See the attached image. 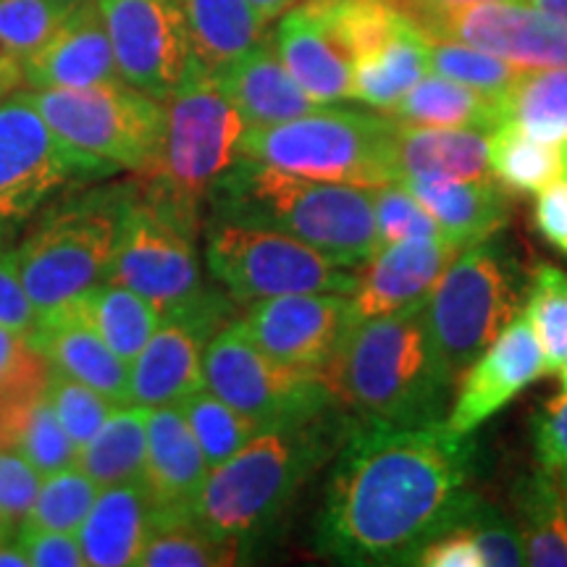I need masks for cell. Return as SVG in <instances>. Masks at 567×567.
Masks as SVG:
<instances>
[{
  "label": "cell",
  "mask_w": 567,
  "mask_h": 567,
  "mask_svg": "<svg viewBox=\"0 0 567 567\" xmlns=\"http://www.w3.org/2000/svg\"><path fill=\"white\" fill-rule=\"evenodd\" d=\"M478 446L444 423L358 421L337 452L316 547L354 567L415 565L423 547L471 520Z\"/></svg>",
  "instance_id": "cell-1"
},
{
  "label": "cell",
  "mask_w": 567,
  "mask_h": 567,
  "mask_svg": "<svg viewBox=\"0 0 567 567\" xmlns=\"http://www.w3.org/2000/svg\"><path fill=\"white\" fill-rule=\"evenodd\" d=\"M323 373L347 413L402 429L444 423L455 389L431 342L425 302L354 323Z\"/></svg>",
  "instance_id": "cell-2"
},
{
  "label": "cell",
  "mask_w": 567,
  "mask_h": 567,
  "mask_svg": "<svg viewBox=\"0 0 567 567\" xmlns=\"http://www.w3.org/2000/svg\"><path fill=\"white\" fill-rule=\"evenodd\" d=\"M354 415L331 405L305 421L260 429L237 455L213 467L193 502V520L245 547L279 517L316 471L337 457Z\"/></svg>",
  "instance_id": "cell-3"
},
{
  "label": "cell",
  "mask_w": 567,
  "mask_h": 567,
  "mask_svg": "<svg viewBox=\"0 0 567 567\" xmlns=\"http://www.w3.org/2000/svg\"><path fill=\"white\" fill-rule=\"evenodd\" d=\"M216 218L266 226L358 268L379 250L371 189L287 174L239 158L210 195Z\"/></svg>",
  "instance_id": "cell-4"
},
{
  "label": "cell",
  "mask_w": 567,
  "mask_h": 567,
  "mask_svg": "<svg viewBox=\"0 0 567 567\" xmlns=\"http://www.w3.org/2000/svg\"><path fill=\"white\" fill-rule=\"evenodd\" d=\"M166 124L158 161L145 174V195L174 210L182 221L200 226V208L218 182L243 158L239 145L247 130L216 74L193 59L187 74L163 101Z\"/></svg>",
  "instance_id": "cell-5"
},
{
  "label": "cell",
  "mask_w": 567,
  "mask_h": 567,
  "mask_svg": "<svg viewBox=\"0 0 567 567\" xmlns=\"http://www.w3.org/2000/svg\"><path fill=\"white\" fill-rule=\"evenodd\" d=\"M392 116L321 105L292 122L247 126L239 153L305 179L375 189L400 182Z\"/></svg>",
  "instance_id": "cell-6"
},
{
  "label": "cell",
  "mask_w": 567,
  "mask_h": 567,
  "mask_svg": "<svg viewBox=\"0 0 567 567\" xmlns=\"http://www.w3.org/2000/svg\"><path fill=\"white\" fill-rule=\"evenodd\" d=\"M132 197V187L69 197L42 213L19 239L21 281L40 316L105 281Z\"/></svg>",
  "instance_id": "cell-7"
},
{
  "label": "cell",
  "mask_w": 567,
  "mask_h": 567,
  "mask_svg": "<svg viewBox=\"0 0 567 567\" xmlns=\"http://www.w3.org/2000/svg\"><path fill=\"white\" fill-rule=\"evenodd\" d=\"M526 276L499 237L467 247L431 289L425 323L446 373L455 379L520 313Z\"/></svg>",
  "instance_id": "cell-8"
},
{
  "label": "cell",
  "mask_w": 567,
  "mask_h": 567,
  "mask_svg": "<svg viewBox=\"0 0 567 567\" xmlns=\"http://www.w3.org/2000/svg\"><path fill=\"white\" fill-rule=\"evenodd\" d=\"M42 113L87 174L132 172L145 176L161 153L166 109L130 82L82 90H30Z\"/></svg>",
  "instance_id": "cell-9"
},
{
  "label": "cell",
  "mask_w": 567,
  "mask_h": 567,
  "mask_svg": "<svg viewBox=\"0 0 567 567\" xmlns=\"http://www.w3.org/2000/svg\"><path fill=\"white\" fill-rule=\"evenodd\" d=\"M205 264L239 305L305 292L352 295L358 281V268L289 234L216 216L205 226Z\"/></svg>",
  "instance_id": "cell-10"
},
{
  "label": "cell",
  "mask_w": 567,
  "mask_h": 567,
  "mask_svg": "<svg viewBox=\"0 0 567 567\" xmlns=\"http://www.w3.org/2000/svg\"><path fill=\"white\" fill-rule=\"evenodd\" d=\"M105 281L147 297L163 316L193 310L218 292L203 281L195 226L145 193H134L124 213Z\"/></svg>",
  "instance_id": "cell-11"
},
{
  "label": "cell",
  "mask_w": 567,
  "mask_h": 567,
  "mask_svg": "<svg viewBox=\"0 0 567 567\" xmlns=\"http://www.w3.org/2000/svg\"><path fill=\"white\" fill-rule=\"evenodd\" d=\"M205 386L252 417L260 429L305 421L337 405L323 368L276 360L252 344L237 323L218 329L205 350Z\"/></svg>",
  "instance_id": "cell-12"
},
{
  "label": "cell",
  "mask_w": 567,
  "mask_h": 567,
  "mask_svg": "<svg viewBox=\"0 0 567 567\" xmlns=\"http://www.w3.org/2000/svg\"><path fill=\"white\" fill-rule=\"evenodd\" d=\"M74 176L90 174L27 92L0 103V224L27 221Z\"/></svg>",
  "instance_id": "cell-13"
},
{
  "label": "cell",
  "mask_w": 567,
  "mask_h": 567,
  "mask_svg": "<svg viewBox=\"0 0 567 567\" xmlns=\"http://www.w3.org/2000/svg\"><path fill=\"white\" fill-rule=\"evenodd\" d=\"M97 6L122 80L166 101L195 59L179 0H97Z\"/></svg>",
  "instance_id": "cell-14"
},
{
  "label": "cell",
  "mask_w": 567,
  "mask_h": 567,
  "mask_svg": "<svg viewBox=\"0 0 567 567\" xmlns=\"http://www.w3.org/2000/svg\"><path fill=\"white\" fill-rule=\"evenodd\" d=\"M231 302L226 292H216L193 310L161 318L151 342L130 363L134 405H182L205 389V350L218 326L231 321Z\"/></svg>",
  "instance_id": "cell-15"
},
{
  "label": "cell",
  "mask_w": 567,
  "mask_h": 567,
  "mask_svg": "<svg viewBox=\"0 0 567 567\" xmlns=\"http://www.w3.org/2000/svg\"><path fill=\"white\" fill-rule=\"evenodd\" d=\"M237 329L276 360L326 368L354 323L350 295L305 292L247 305Z\"/></svg>",
  "instance_id": "cell-16"
},
{
  "label": "cell",
  "mask_w": 567,
  "mask_h": 567,
  "mask_svg": "<svg viewBox=\"0 0 567 567\" xmlns=\"http://www.w3.org/2000/svg\"><path fill=\"white\" fill-rule=\"evenodd\" d=\"M429 40H457L476 45L523 71L567 66V21L526 6L478 3L421 24Z\"/></svg>",
  "instance_id": "cell-17"
},
{
  "label": "cell",
  "mask_w": 567,
  "mask_h": 567,
  "mask_svg": "<svg viewBox=\"0 0 567 567\" xmlns=\"http://www.w3.org/2000/svg\"><path fill=\"white\" fill-rule=\"evenodd\" d=\"M549 373L547 354L538 344L528 316L520 310L457 379V392L444 425L452 434L471 436L488 417L505 410L523 389Z\"/></svg>",
  "instance_id": "cell-18"
},
{
  "label": "cell",
  "mask_w": 567,
  "mask_h": 567,
  "mask_svg": "<svg viewBox=\"0 0 567 567\" xmlns=\"http://www.w3.org/2000/svg\"><path fill=\"white\" fill-rule=\"evenodd\" d=\"M460 252L463 247L446 237L408 239L379 247L358 266V281L350 295L354 321L425 302Z\"/></svg>",
  "instance_id": "cell-19"
},
{
  "label": "cell",
  "mask_w": 567,
  "mask_h": 567,
  "mask_svg": "<svg viewBox=\"0 0 567 567\" xmlns=\"http://www.w3.org/2000/svg\"><path fill=\"white\" fill-rule=\"evenodd\" d=\"M21 66L30 90H82L122 80L97 0H76L59 32Z\"/></svg>",
  "instance_id": "cell-20"
},
{
  "label": "cell",
  "mask_w": 567,
  "mask_h": 567,
  "mask_svg": "<svg viewBox=\"0 0 567 567\" xmlns=\"http://www.w3.org/2000/svg\"><path fill=\"white\" fill-rule=\"evenodd\" d=\"M30 339L45 354L53 371L97 389L118 405L132 402L130 363L103 342V337L80 316L74 302H63L42 313Z\"/></svg>",
  "instance_id": "cell-21"
},
{
  "label": "cell",
  "mask_w": 567,
  "mask_h": 567,
  "mask_svg": "<svg viewBox=\"0 0 567 567\" xmlns=\"http://www.w3.org/2000/svg\"><path fill=\"white\" fill-rule=\"evenodd\" d=\"M213 74L234 109L243 113L247 126L292 122L297 116L321 109L295 82L276 53L274 40L268 38Z\"/></svg>",
  "instance_id": "cell-22"
},
{
  "label": "cell",
  "mask_w": 567,
  "mask_h": 567,
  "mask_svg": "<svg viewBox=\"0 0 567 567\" xmlns=\"http://www.w3.org/2000/svg\"><path fill=\"white\" fill-rule=\"evenodd\" d=\"M210 467L179 405L151 408L145 484L155 509H189Z\"/></svg>",
  "instance_id": "cell-23"
},
{
  "label": "cell",
  "mask_w": 567,
  "mask_h": 567,
  "mask_svg": "<svg viewBox=\"0 0 567 567\" xmlns=\"http://www.w3.org/2000/svg\"><path fill=\"white\" fill-rule=\"evenodd\" d=\"M400 184L436 218L444 237L463 250L499 234L509 218L507 189L496 179L405 176Z\"/></svg>",
  "instance_id": "cell-24"
},
{
  "label": "cell",
  "mask_w": 567,
  "mask_h": 567,
  "mask_svg": "<svg viewBox=\"0 0 567 567\" xmlns=\"http://www.w3.org/2000/svg\"><path fill=\"white\" fill-rule=\"evenodd\" d=\"M274 48L295 82L318 105H331L352 97V63L339 51L331 34L305 6L281 13L274 34Z\"/></svg>",
  "instance_id": "cell-25"
},
{
  "label": "cell",
  "mask_w": 567,
  "mask_h": 567,
  "mask_svg": "<svg viewBox=\"0 0 567 567\" xmlns=\"http://www.w3.org/2000/svg\"><path fill=\"white\" fill-rule=\"evenodd\" d=\"M153 502L142 481L105 486L76 530L90 567L137 565L151 534Z\"/></svg>",
  "instance_id": "cell-26"
},
{
  "label": "cell",
  "mask_w": 567,
  "mask_h": 567,
  "mask_svg": "<svg viewBox=\"0 0 567 567\" xmlns=\"http://www.w3.org/2000/svg\"><path fill=\"white\" fill-rule=\"evenodd\" d=\"M394 158L400 182L405 176L488 179L492 176V132L396 122Z\"/></svg>",
  "instance_id": "cell-27"
},
{
  "label": "cell",
  "mask_w": 567,
  "mask_h": 567,
  "mask_svg": "<svg viewBox=\"0 0 567 567\" xmlns=\"http://www.w3.org/2000/svg\"><path fill=\"white\" fill-rule=\"evenodd\" d=\"M179 6L193 55L210 71L266 40L268 19L250 0H179Z\"/></svg>",
  "instance_id": "cell-28"
},
{
  "label": "cell",
  "mask_w": 567,
  "mask_h": 567,
  "mask_svg": "<svg viewBox=\"0 0 567 567\" xmlns=\"http://www.w3.org/2000/svg\"><path fill=\"white\" fill-rule=\"evenodd\" d=\"M386 113L410 126L494 132L502 124V101L431 71Z\"/></svg>",
  "instance_id": "cell-29"
},
{
  "label": "cell",
  "mask_w": 567,
  "mask_h": 567,
  "mask_svg": "<svg viewBox=\"0 0 567 567\" xmlns=\"http://www.w3.org/2000/svg\"><path fill=\"white\" fill-rule=\"evenodd\" d=\"M431 40L417 24H410L379 51L352 63V97L371 109H394L431 71Z\"/></svg>",
  "instance_id": "cell-30"
},
{
  "label": "cell",
  "mask_w": 567,
  "mask_h": 567,
  "mask_svg": "<svg viewBox=\"0 0 567 567\" xmlns=\"http://www.w3.org/2000/svg\"><path fill=\"white\" fill-rule=\"evenodd\" d=\"M513 505L528 565L567 567V509L557 471L538 465L513 488Z\"/></svg>",
  "instance_id": "cell-31"
},
{
  "label": "cell",
  "mask_w": 567,
  "mask_h": 567,
  "mask_svg": "<svg viewBox=\"0 0 567 567\" xmlns=\"http://www.w3.org/2000/svg\"><path fill=\"white\" fill-rule=\"evenodd\" d=\"M74 308L118 358L132 363L161 326L158 305L122 284L103 281L74 297Z\"/></svg>",
  "instance_id": "cell-32"
},
{
  "label": "cell",
  "mask_w": 567,
  "mask_h": 567,
  "mask_svg": "<svg viewBox=\"0 0 567 567\" xmlns=\"http://www.w3.org/2000/svg\"><path fill=\"white\" fill-rule=\"evenodd\" d=\"M147 417L151 408L145 405L130 402L118 408L82 446L76 465L101 488L142 481L147 455Z\"/></svg>",
  "instance_id": "cell-33"
},
{
  "label": "cell",
  "mask_w": 567,
  "mask_h": 567,
  "mask_svg": "<svg viewBox=\"0 0 567 567\" xmlns=\"http://www.w3.org/2000/svg\"><path fill=\"white\" fill-rule=\"evenodd\" d=\"M302 6L321 21L350 63L415 24L396 0H302Z\"/></svg>",
  "instance_id": "cell-34"
},
{
  "label": "cell",
  "mask_w": 567,
  "mask_h": 567,
  "mask_svg": "<svg viewBox=\"0 0 567 567\" xmlns=\"http://www.w3.org/2000/svg\"><path fill=\"white\" fill-rule=\"evenodd\" d=\"M243 547L197 526L189 509H155L140 567H221L237 565Z\"/></svg>",
  "instance_id": "cell-35"
},
{
  "label": "cell",
  "mask_w": 567,
  "mask_h": 567,
  "mask_svg": "<svg viewBox=\"0 0 567 567\" xmlns=\"http://www.w3.org/2000/svg\"><path fill=\"white\" fill-rule=\"evenodd\" d=\"M567 174V145L544 142L513 122L492 132V176L507 193H542Z\"/></svg>",
  "instance_id": "cell-36"
},
{
  "label": "cell",
  "mask_w": 567,
  "mask_h": 567,
  "mask_svg": "<svg viewBox=\"0 0 567 567\" xmlns=\"http://www.w3.org/2000/svg\"><path fill=\"white\" fill-rule=\"evenodd\" d=\"M502 122H513L544 142L567 145V66L523 71L502 97Z\"/></svg>",
  "instance_id": "cell-37"
},
{
  "label": "cell",
  "mask_w": 567,
  "mask_h": 567,
  "mask_svg": "<svg viewBox=\"0 0 567 567\" xmlns=\"http://www.w3.org/2000/svg\"><path fill=\"white\" fill-rule=\"evenodd\" d=\"M179 408L184 417H187L189 429H193L197 444H200L210 471L237 455L260 431V425L252 417L239 413L237 408H231L221 396L213 394L208 386L187 396Z\"/></svg>",
  "instance_id": "cell-38"
},
{
  "label": "cell",
  "mask_w": 567,
  "mask_h": 567,
  "mask_svg": "<svg viewBox=\"0 0 567 567\" xmlns=\"http://www.w3.org/2000/svg\"><path fill=\"white\" fill-rule=\"evenodd\" d=\"M97 494H101V486L80 465L74 463L63 467V471L42 478L38 496H34L21 526L76 534L92 505H95Z\"/></svg>",
  "instance_id": "cell-39"
},
{
  "label": "cell",
  "mask_w": 567,
  "mask_h": 567,
  "mask_svg": "<svg viewBox=\"0 0 567 567\" xmlns=\"http://www.w3.org/2000/svg\"><path fill=\"white\" fill-rule=\"evenodd\" d=\"M429 63L434 74L467 84L496 101H502L523 76V69L509 61L457 40H431Z\"/></svg>",
  "instance_id": "cell-40"
},
{
  "label": "cell",
  "mask_w": 567,
  "mask_h": 567,
  "mask_svg": "<svg viewBox=\"0 0 567 567\" xmlns=\"http://www.w3.org/2000/svg\"><path fill=\"white\" fill-rule=\"evenodd\" d=\"M11 450H17L42 478L74 465L76 455H80L59 415L53 413L45 392L21 410L19 421L13 425Z\"/></svg>",
  "instance_id": "cell-41"
},
{
  "label": "cell",
  "mask_w": 567,
  "mask_h": 567,
  "mask_svg": "<svg viewBox=\"0 0 567 567\" xmlns=\"http://www.w3.org/2000/svg\"><path fill=\"white\" fill-rule=\"evenodd\" d=\"M523 313L534 326L551 373H557L567 358V271L547 264L538 266L530 276Z\"/></svg>",
  "instance_id": "cell-42"
},
{
  "label": "cell",
  "mask_w": 567,
  "mask_h": 567,
  "mask_svg": "<svg viewBox=\"0 0 567 567\" xmlns=\"http://www.w3.org/2000/svg\"><path fill=\"white\" fill-rule=\"evenodd\" d=\"M51 363L32 339L0 326V410L21 413L45 392Z\"/></svg>",
  "instance_id": "cell-43"
},
{
  "label": "cell",
  "mask_w": 567,
  "mask_h": 567,
  "mask_svg": "<svg viewBox=\"0 0 567 567\" xmlns=\"http://www.w3.org/2000/svg\"><path fill=\"white\" fill-rule=\"evenodd\" d=\"M74 3L76 0H0V51L24 61L59 32Z\"/></svg>",
  "instance_id": "cell-44"
},
{
  "label": "cell",
  "mask_w": 567,
  "mask_h": 567,
  "mask_svg": "<svg viewBox=\"0 0 567 567\" xmlns=\"http://www.w3.org/2000/svg\"><path fill=\"white\" fill-rule=\"evenodd\" d=\"M45 396L76 450H82L101 431V425L122 408L111 396L97 392V389L82 384V381L71 379L66 373L53 371V368L45 386Z\"/></svg>",
  "instance_id": "cell-45"
},
{
  "label": "cell",
  "mask_w": 567,
  "mask_h": 567,
  "mask_svg": "<svg viewBox=\"0 0 567 567\" xmlns=\"http://www.w3.org/2000/svg\"><path fill=\"white\" fill-rule=\"evenodd\" d=\"M371 205L379 247L408 243V239L444 237L436 218L400 182L371 189Z\"/></svg>",
  "instance_id": "cell-46"
},
{
  "label": "cell",
  "mask_w": 567,
  "mask_h": 567,
  "mask_svg": "<svg viewBox=\"0 0 567 567\" xmlns=\"http://www.w3.org/2000/svg\"><path fill=\"white\" fill-rule=\"evenodd\" d=\"M17 234L11 224H0V326L32 337L40 323V310L27 295L17 258Z\"/></svg>",
  "instance_id": "cell-47"
},
{
  "label": "cell",
  "mask_w": 567,
  "mask_h": 567,
  "mask_svg": "<svg viewBox=\"0 0 567 567\" xmlns=\"http://www.w3.org/2000/svg\"><path fill=\"white\" fill-rule=\"evenodd\" d=\"M463 528L478 544L486 567L528 565L526 547H523V536L517 523L507 520L499 509L486 505V502H481L478 509L471 515V520Z\"/></svg>",
  "instance_id": "cell-48"
},
{
  "label": "cell",
  "mask_w": 567,
  "mask_h": 567,
  "mask_svg": "<svg viewBox=\"0 0 567 567\" xmlns=\"http://www.w3.org/2000/svg\"><path fill=\"white\" fill-rule=\"evenodd\" d=\"M17 542L24 549L30 567H80L84 563V551L76 534L45 528H17Z\"/></svg>",
  "instance_id": "cell-49"
},
{
  "label": "cell",
  "mask_w": 567,
  "mask_h": 567,
  "mask_svg": "<svg viewBox=\"0 0 567 567\" xmlns=\"http://www.w3.org/2000/svg\"><path fill=\"white\" fill-rule=\"evenodd\" d=\"M534 446L538 465L549 471L567 467V392L542 408L534 421Z\"/></svg>",
  "instance_id": "cell-50"
},
{
  "label": "cell",
  "mask_w": 567,
  "mask_h": 567,
  "mask_svg": "<svg viewBox=\"0 0 567 567\" xmlns=\"http://www.w3.org/2000/svg\"><path fill=\"white\" fill-rule=\"evenodd\" d=\"M534 224L551 247L567 255V174L536 193Z\"/></svg>",
  "instance_id": "cell-51"
},
{
  "label": "cell",
  "mask_w": 567,
  "mask_h": 567,
  "mask_svg": "<svg viewBox=\"0 0 567 567\" xmlns=\"http://www.w3.org/2000/svg\"><path fill=\"white\" fill-rule=\"evenodd\" d=\"M415 565L423 567H486L484 555H481L478 544L473 536L460 526L450 534L434 538L429 547H423L417 555Z\"/></svg>",
  "instance_id": "cell-52"
},
{
  "label": "cell",
  "mask_w": 567,
  "mask_h": 567,
  "mask_svg": "<svg viewBox=\"0 0 567 567\" xmlns=\"http://www.w3.org/2000/svg\"><path fill=\"white\" fill-rule=\"evenodd\" d=\"M478 3H513V0H396V6H400L417 27L436 17H444V13H455L460 9Z\"/></svg>",
  "instance_id": "cell-53"
},
{
  "label": "cell",
  "mask_w": 567,
  "mask_h": 567,
  "mask_svg": "<svg viewBox=\"0 0 567 567\" xmlns=\"http://www.w3.org/2000/svg\"><path fill=\"white\" fill-rule=\"evenodd\" d=\"M21 84H24V66H21V59L0 51V103L9 101Z\"/></svg>",
  "instance_id": "cell-54"
},
{
  "label": "cell",
  "mask_w": 567,
  "mask_h": 567,
  "mask_svg": "<svg viewBox=\"0 0 567 567\" xmlns=\"http://www.w3.org/2000/svg\"><path fill=\"white\" fill-rule=\"evenodd\" d=\"M250 3L258 9L264 17L271 21L276 17H281V13H287L292 6L300 3V0H250Z\"/></svg>",
  "instance_id": "cell-55"
},
{
  "label": "cell",
  "mask_w": 567,
  "mask_h": 567,
  "mask_svg": "<svg viewBox=\"0 0 567 567\" xmlns=\"http://www.w3.org/2000/svg\"><path fill=\"white\" fill-rule=\"evenodd\" d=\"M530 6H536L538 11L549 13V17L567 21V0H530Z\"/></svg>",
  "instance_id": "cell-56"
},
{
  "label": "cell",
  "mask_w": 567,
  "mask_h": 567,
  "mask_svg": "<svg viewBox=\"0 0 567 567\" xmlns=\"http://www.w3.org/2000/svg\"><path fill=\"white\" fill-rule=\"evenodd\" d=\"M11 429H13V417L0 410V450H11Z\"/></svg>",
  "instance_id": "cell-57"
},
{
  "label": "cell",
  "mask_w": 567,
  "mask_h": 567,
  "mask_svg": "<svg viewBox=\"0 0 567 567\" xmlns=\"http://www.w3.org/2000/svg\"><path fill=\"white\" fill-rule=\"evenodd\" d=\"M559 476V486H563V496H565V509H567V467L565 471H557Z\"/></svg>",
  "instance_id": "cell-58"
},
{
  "label": "cell",
  "mask_w": 567,
  "mask_h": 567,
  "mask_svg": "<svg viewBox=\"0 0 567 567\" xmlns=\"http://www.w3.org/2000/svg\"><path fill=\"white\" fill-rule=\"evenodd\" d=\"M559 379H563V389L567 392V358H565L563 368H559Z\"/></svg>",
  "instance_id": "cell-59"
}]
</instances>
